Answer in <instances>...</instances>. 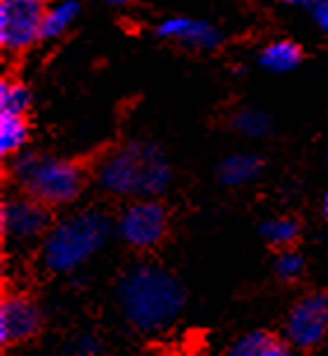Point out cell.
<instances>
[{
    "mask_svg": "<svg viewBox=\"0 0 328 356\" xmlns=\"http://www.w3.org/2000/svg\"><path fill=\"white\" fill-rule=\"evenodd\" d=\"M184 286L168 268L138 264L117 284V305L122 317L142 333L170 328L184 310Z\"/></svg>",
    "mask_w": 328,
    "mask_h": 356,
    "instance_id": "cell-1",
    "label": "cell"
},
{
    "mask_svg": "<svg viewBox=\"0 0 328 356\" xmlns=\"http://www.w3.org/2000/svg\"><path fill=\"white\" fill-rule=\"evenodd\" d=\"M98 184L112 196L156 198L168 189L172 168L151 143H129L100 161Z\"/></svg>",
    "mask_w": 328,
    "mask_h": 356,
    "instance_id": "cell-2",
    "label": "cell"
},
{
    "mask_svg": "<svg viewBox=\"0 0 328 356\" xmlns=\"http://www.w3.org/2000/svg\"><path fill=\"white\" fill-rule=\"evenodd\" d=\"M107 238L110 221L103 212H72L49 226L42 238V266L56 275L75 273L103 250Z\"/></svg>",
    "mask_w": 328,
    "mask_h": 356,
    "instance_id": "cell-3",
    "label": "cell"
},
{
    "mask_svg": "<svg viewBox=\"0 0 328 356\" xmlns=\"http://www.w3.org/2000/svg\"><path fill=\"white\" fill-rule=\"evenodd\" d=\"M12 175L24 193L44 205H68L84 186V172L77 163L38 152H19L12 161Z\"/></svg>",
    "mask_w": 328,
    "mask_h": 356,
    "instance_id": "cell-4",
    "label": "cell"
},
{
    "mask_svg": "<svg viewBox=\"0 0 328 356\" xmlns=\"http://www.w3.org/2000/svg\"><path fill=\"white\" fill-rule=\"evenodd\" d=\"M165 233H168V214L154 198H136L124 207L117 219V235L122 243L136 250L156 247Z\"/></svg>",
    "mask_w": 328,
    "mask_h": 356,
    "instance_id": "cell-5",
    "label": "cell"
},
{
    "mask_svg": "<svg viewBox=\"0 0 328 356\" xmlns=\"http://www.w3.org/2000/svg\"><path fill=\"white\" fill-rule=\"evenodd\" d=\"M47 0H0V44L5 51H24L40 40Z\"/></svg>",
    "mask_w": 328,
    "mask_h": 356,
    "instance_id": "cell-6",
    "label": "cell"
},
{
    "mask_svg": "<svg viewBox=\"0 0 328 356\" xmlns=\"http://www.w3.org/2000/svg\"><path fill=\"white\" fill-rule=\"evenodd\" d=\"M44 203L26 196L8 198L0 207V228L3 238L12 245H31L44 238L49 231V212Z\"/></svg>",
    "mask_w": 328,
    "mask_h": 356,
    "instance_id": "cell-7",
    "label": "cell"
},
{
    "mask_svg": "<svg viewBox=\"0 0 328 356\" xmlns=\"http://www.w3.org/2000/svg\"><path fill=\"white\" fill-rule=\"evenodd\" d=\"M328 335V296L310 293L291 307L284 324V338L296 349H314Z\"/></svg>",
    "mask_w": 328,
    "mask_h": 356,
    "instance_id": "cell-8",
    "label": "cell"
},
{
    "mask_svg": "<svg viewBox=\"0 0 328 356\" xmlns=\"http://www.w3.org/2000/svg\"><path fill=\"white\" fill-rule=\"evenodd\" d=\"M40 310L28 296L10 293L0 303V342L19 345L40 331Z\"/></svg>",
    "mask_w": 328,
    "mask_h": 356,
    "instance_id": "cell-9",
    "label": "cell"
},
{
    "mask_svg": "<svg viewBox=\"0 0 328 356\" xmlns=\"http://www.w3.org/2000/svg\"><path fill=\"white\" fill-rule=\"evenodd\" d=\"M156 33H158V38L172 40V42H179V44L191 47V49H200V51L217 49V47L222 44V31L210 22H203V19L170 17V19H163V22L156 26Z\"/></svg>",
    "mask_w": 328,
    "mask_h": 356,
    "instance_id": "cell-10",
    "label": "cell"
},
{
    "mask_svg": "<svg viewBox=\"0 0 328 356\" xmlns=\"http://www.w3.org/2000/svg\"><path fill=\"white\" fill-rule=\"evenodd\" d=\"M263 161L252 152H238L226 156L217 168V177L219 182L226 186H243L249 184L261 175Z\"/></svg>",
    "mask_w": 328,
    "mask_h": 356,
    "instance_id": "cell-11",
    "label": "cell"
},
{
    "mask_svg": "<svg viewBox=\"0 0 328 356\" xmlns=\"http://www.w3.org/2000/svg\"><path fill=\"white\" fill-rule=\"evenodd\" d=\"M229 352L233 356H284L291 352V345L270 331H252L233 342Z\"/></svg>",
    "mask_w": 328,
    "mask_h": 356,
    "instance_id": "cell-12",
    "label": "cell"
},
{
    "mask_svg": "<svg viewBox=\"0 0 328 356\" xmlns=\"http://www.w3.org/2000/svg\"><path fill=\"white\" fill-rule=\"evenodd\" d=\"M77 15H79V5L75 0H58V3L47 5L42 26H40V40L61 38L75 24Z\"/></svg>",
    "mask_w": 328,
    "mask_h": 356,
    "instance_id": "cell-13",
    "label": "cell"
},
{
    "mask_svg": "<svg viewBox=\"0 0 328 356\" xmlns=\"http://www.w3.org/2000/svg\"><path fill=\"white\" fill-rule=\"evenodd\" d=\"M28 143V122L24 114L0 112V154L17 156Z\"/></svg>",
    "mask_w": 328,
    "mask_h": 356,
    "instance_id": "cell-14",
    "label": "cell"
},
{
    "mask_svg": "<svg viewBox=\"0 0 328 356\" xmlns=\"http://www.w3.org/2000/svg\"><path fill=\"white\" fill-rule=\"evenodd\" d=\"M303 58V51L296 42L291 40H277V42L268 44L263 51H261L259 61L263 68L272 70V72H289L300 63Z\"/></svg>",
    "mask_w": 328,
    "mask_h": 356,
    "instance_id": "cell-15",
    "label": "cell"
},
{
    "mask_svg": "<svg viewBox=\"0 0 328 356\" xmlns=\"http://www.w3.org/2000/svg\"><path fill=\"white\" fill-rule=\"evenodd\" d=\"M233 129H236L240 136L259 140V138H268L272 131V119L270 114H265L259 107H243L233 114Z\"/></svg>",
    "mask_w": 328,
    "mask_h": 356,
    "instance_id": "cell-16",
    "label": "cell"
},
{
    "mask_svg": "<svg viewBox=\"0 0 328 356\" xmlns=\"http://www.w3.org/2000/svg\"><path fill=\"white\" fill-rule=\"evenodd\" d=\"M31 105V91L17 79H3L0 84V112L26 114Z\"/></svg>",
    "mask_w": 328,
    "mask_h": 356,
    "instance_id": "cell-17",
    "label": "cell"
},
{
    "mask_svg": "<svg viewBox=\"0 0 328 356\" xmlns=\"http://www.w3.org/2000/svg\"><path fill=\"white\" fill-rule=\"evenodd\" d=\"M261 235L275 247H289L296 243L298 238V224L289 217H277V219H268L261 226Z\"/></svg>",
    "mask_w": 328,
    "mask_h": 356,
    "instance_id": "cell-18",
    "label": "cell"
},
{
    "mask_svg": "<svg viewBox=\"0 0 328 356\" xmlns=\"http://www.w3.org/2000/svg\"><path fill=\"white\" fill-rule=\"evenodd\" d=\"M303 268H305L303 257H300L298 252L284 250L275 259V273H277V277H282V280H296V277H300Z\"/></svg>",
    "mask_w": 328,
    "mask_h": 356,
    "instance_id": "cell-19",
    "label": "cell"
},
{
    "mask_svg": "<svg viewBox=\"0 0 328 356\" xmlns=\"http://www.w3.org/2000/svg\"><path fill=\"white\" fill-rule=\"evenodd\" d=\"M70 352H75V354H98L100 352V342L96 338H89V335H82V338L72 340Z\"/></svg>",
    "mask_w": 328,
    "mask_h": 356,
    "instance_id": "cell-20",
    "label": "cell"
},
{
    "mask_svg": "<svg viewBox=\"0 0 328 356\" xmlns=\"http://www.w3.org/2000/svg\"><path fill=\"white\" fill-rule=\"evenodd\" d=\"M312 19L328 35V0H312Z\"/></svg>",
    "mask_w": 328,
    "mask_h": 356,
    "instance_id": "cell-21",
    "label": "cell"
},
{
    "mask_svg": "<svg viewBox=\"0 0 328 356\" xmlns=\"http://www.w3.org/2000/svg\"><path fill=\"white\" fill-rule=\"evenodd\" d=\"M284 3H291V5H312V0H284Z\"/></svg>",
    "mask_w": 328,
    "mask_h": 356,
    "instance_id": "cell-22",
    "label": "cell"
},
{
    "mask_svg": "<svg viewBox=\"0 0 328 356\" xmlns=\"http://www.w3.org/2000/svg\"><path fill=\"white\" fill-rule=\"evenodd\" d=\"M100 3H107V5H124V3H129V0H100Z\"/></svg>",
    "mask_w": 328,
    "mask_h": 356,
    "instance_id": "cell-23",
    "label": "cell"
},
{
    "mask_svg": "<svg viewBox=\"0 0 328 356\" xmlns=\"http://www.w3.org/2000/svg\"><path fill=\"white\" fill-rule=\"evenodd\" d=\"M324 214L328 217V191H326V196H324Z\"/></svg>",
    "mask_w": 328,
    "mask_h": 356,
    "instance_id": "cell-24",
    "label": "cell"
},
{
    "mask_svg": "<svg viewBox=\"0 0 328 356\" xmlns=\"http://www.w3.org/2000/svg\"><path fill=\"white\" fill-rule=\"evenodd\" d=\"M326 163H328V156H326Z\"/></svg>",
    "mask_w": 328,
    "mask_h": 356,
    "instance_id": "cell-25",
    "label": "cell"
}]
</instances>
